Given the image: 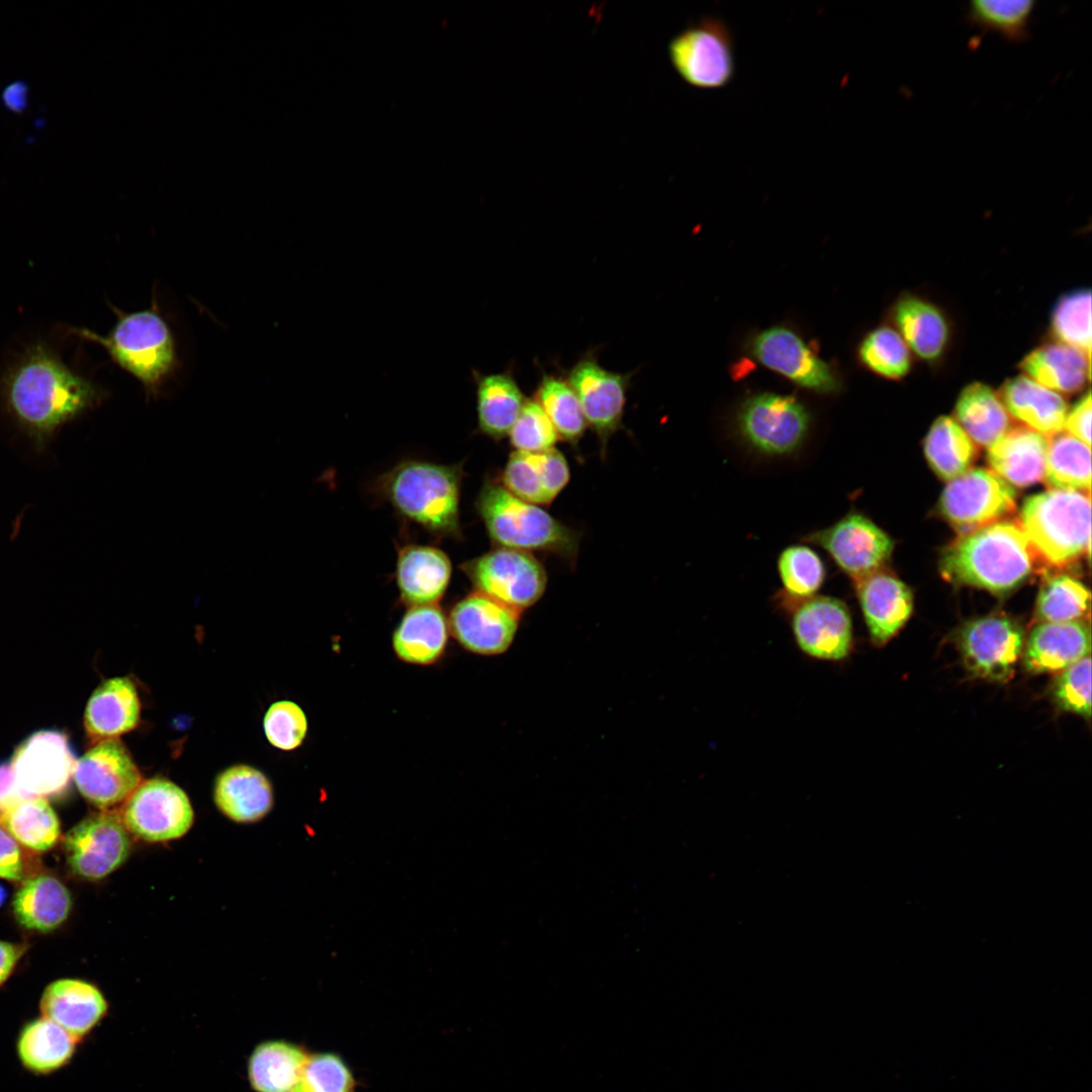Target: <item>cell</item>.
<instances>
[{
	"label": "cell",
	"mask_w": 1092,
	"mask_h": 1092,
	"mask_svg": "<svg viewBox=\"0 0 1092 1092\" xmlns=\"http://www.w3.org/2000/svg\"><path fill=\"white\" fill-rule=\"evenodd\" d=\"M27 797L16 784L10 762L0 763V813Z\"/></svg>",
	"instance_id": "obj_53"
},
{
	"label": "cell",
	"mask_w": 1092,
	"mask_h": 1092,
	"mask_svg": "<svg viewBox=\"0 0 1092 1092\" xmlns=\"http://www.w3.org/2000/svg\"><path fill=\"white\" fill-rule=\"evenodd\" d=\"M569 467L554 447L542 452H514L504 469L503 486L522 500L548 505L566 486Z\"/></svg>",
	"instance_id": "obj_25"
},
{
	"label": "cell",
	"mask_w": 1092,
	"mask_h": 1092,
	"mask_svg": "<svg viewBox=\"0 0 1092 1092\" xmlns=\"http://www.w3.org/2000/svg\"><path fill=\"white\" fill-rule=\"evenodd\" d=\"M1090 354L1067 344L1044 343L1022 358V374L1064 394L1082 391L1090 380Z\"/></svg>",
	"instance_id": "obj_30"
},
{
	"label": "cell",
	"mask_w": 1092,
	"mask_h": 1092,
	"mask_svg": "<svg viewBox=\"0 0 1092 1092\" xmlns=\"http://www.w3.org/2000/svg\"><path fill=\"white\" fill-rule=\"evenodd\" d=\"M1025 635L1021 625L1002 615H988L967 622L959 631L963 662L974 676L1005 682L1022 657Z\"/></svg>",
	"instance_id": "obj_11"
},
{
	"label": "cell",
	"mask_w": 1092,
	"mask_h": 1092,
	"mask_svg": "<svg viewBox=\"0 0 1092 1092\" xmlns=\"http://www.w3.org/2000/svg\"><path fill=\"white\" fill-rule=\"evenodd\" d=\"M130 847L122 818L108 810L85 817L64 840L69 868L90 881L101 880L117 870L127 859Z\"/></svg>",
	"instance_id": "obj_15"
},
{
	"label": "cell",
	"mask_w": 1092,
	"mask_h": 1092,
	"mask_svg": "<svg viewBox=\"0 0 1092 1092\" xmlns=\"http://www.w3.org/2000/svg\"><path fill=\"white\" fill-rule=\"evenodd\" d=\"M787 614L794 640L805 655L841 662L852 653V619L843 601L816 595L795 605Z\"/></svg>",
	"instance_id": "obj_16"
},
{
	"label": "cell",
	"mask_w": 1092,
	"mask_h": 1092,
	"mask_svg": "<svg viewBox=\"0 0 1092 1092\" xmlns=\"http://www.w3.org/2000/svg\"><path fill=\"white\" fill-rule=\"evenodd\" d=\"M6 106L14 111H21L26 103V88L22 83L10 85L3 94Z\"/></svg>",
	"instance_id": "obj_55"
},
{
	"label": "cell",
	"mask_w": 1092,
	"mask_h": 1092,
	"mask_svg": "<svg viewBox=\"0 0 1092 1092\" xmlns=\"http://www.w3.org/2000/svg\"><path fill=\"white\" fill-rule=\"evenodd\" d=\"M521 614L475 592L453 607L448 626L454 638L466 650L479 655H498L512 645Z\"/></svg>",
	"instance_id": "obj_19"
},
{
	"label": "cell",
	"mask_w": 1092,
	"mask_h": 1092,
	"mask_svg": "<svg viewBox=\"0 0 1092 1092\" xmlns=\"http://www.w3.org/2000/svg\"><path fill=\"white\" fill-rule=\"evenodd\" d=\"M1055 341L1091 355V291L1079 289L1063 295L1051 320Z\"/></svg>",
	"instance_id": "obj_46"
},
{
	"label": "cell",
	"mask_w": 1092,
	"mask_h": 1092,
	"mask_svg": "<svg viewBox=\"0 0 1092 1092\" xmlns=\"http://www.w3.org/2000/svg\"><path fill=\"white\" fill-rule=\"evenodd\" d=\"M562 374L574 390L586 424L597 434L604 454L610 437L622 428L634 372L619 373L604 368L594 349L585 352Z\"/></svg>",
	"instance_id": "obj_13"
},
{
	"label": "cell",
	"mask_w": 1092,
	"mask_h": 1092,
	"mask_svg": "<svg viewBox=\"0 0 1092 1092\" xmlns=\"http://www.w3.org/2000/svg\"><path fill=\"white\" fill-rule=\"evenodd\" d=\"M924 454L936 475L949 481L970 469L977 448L953 418L941 416L926 435Z\"/></svg>",
	"instance_id": "obj_40"
},
{
	"label": "cell",
	"mask_w": 1092,
	"mask_h": 1092,
	"mask_svg": "<svg viewBox=\"0 0 1092 1092\" xmlns=\"http://www.w3.org/2000/svg\"><path fill=\"white\" fill-rule=\"evenodd\" d=\"M752 352L764 366L804 388L827 393L837 387L831 368L791 330L775 327L763 331L755 337Z\"/></svg>",
	"instance_id": "obj_20"
},
{
	"label": "cell",
	"mask_w": 1092,
	"mask_h": 1092,
	"mask_svg": "<svg viewBox=\"0 0 1092 1092\" xmlns=\"http://www.w3.org/2000/svg\"><path fill=\"white\" fill-rule=\"evenodd\" d=\"M1048 438L1024 426L1010 428L988 447L992 471L1017 487H1027L1044 477Z\"/></svg>",
	"instance_id": "obj_27"
},
{
	"label": "cell",
	"mask_w": 1092,
	"mask_h": 1092,
	"mask_svg": "<svg viewBox=\"0 0 1092 1092\" xmlns=\"http://www.w3.org/2000/svg\"><path fill=\"white\" fill-rule=\"evenodd\" d=\"M852 582L870 640L877 647L884 646L910 618L912 593L902 580L883 568Z\"/></svg>",
	"instance_id": "obj_21"
},
{
	"label": "cell",
	"mask_w": 1092,
	"mask_h": 1092,
	"mask_svg": "<svg viewBox=\"0 0 1092 1092\" xmlns=\"http://www.w3.org/2000/svg\"><path fill=\"white\" fill-rule=\"evenodd\" d=\"M449 626L436 605L412 607L392 636L396 656L407 663L429 665L443 655Z\"/></svg>",
	"instance_id": "obj_34"
},
{
	"label": "cell",
	"mask_w": 1092,
	"mask_h": 1092,
	"mask_svg": "<svg viewBox=\"0 0 1092 1092\" xmlns=\"http://www.w3.org/2000/svg\"><path fill=\"white\" fill-rule=\"evenodd\" d=\"M1054 489L1090 493V447L1068 433H1058L1048 440L1044 477Z\"/></svg>",
	"instance_id": "obj_41"
},
{
	"label": "cell",
	"mask_w": 1092,
	"mask_h": 1092,
	"mask_svg": "<svg viewBox=\"0 0 1092 1092\" xmlns=\"http://www.w3.org/2000/svg\"><path fill=\"white\" fill-rule=\"evenodd\" d=\"M1018 524L1037 560L1052 567L1072 564L1090 552V493L1052 488L1031 495Z\"/></svg>",
	"instance_id": "obj_5"
},
{
	"label": "cell",
	"mask_w": 1092,
	"mask_h": 1092,
	"mask_svg": "<svg viewBox=\"0 0 1092 1092\" xmlns=\"http://www.w3.org/2000/svg\"><path fill=\"white\" fill-rule=\"evenodd\" d=\"M1090 593L1068 574L1049 576L1041 584L1035 603L1039 623L1084 621L1089 614Z\"/></svg>",
	"instance_id": "obj_43"
},
{
	"label": "cell",
	"mask_w": 1092,
	"mask_h": 1092,
	"mask_svg": "<svg viewBox=\"0 0 1092 1092\" xmlns=\"http://www.w3.org/2000/svg\"><path fill=\"white\" fill-rule=\"evenodd\" d=\"M476 592L523 612L543 596L547 575L527 551L498 547L462 565Z\"/></svg>",
	"instance_id": "obj_9"
},
{
	"label": "cell",
	"mask_w": 1092,
	"mask_h": 1092,
	"mask_svg": "<svg viewBox=\"0 0 1092 1092\" xmlns=\"http://www.w3.org/2000/svg\"><path fill=\"white\" fill-rule=\"evenodd\" d=\"M461 469L427 461H404L379 480L381 494L404 518L430 532L459 535Z\"/></svg>",
	"instance_id": "obj_4"
},
{
	"label": "cell",
	"mask_w": 1092,
	"mask_h": 1092,
	"mask_svg": "<svg viewBox=\"0 0 1092 1092\" xmlns=\"http://www.w3.org/2000/svg\"><path fill=\"white\" fill-rule=\"evenodd\" d=\"M1015 489L985 468L969 469L948 481L939 513L960 535L1003 521L1016 508Z\"/></svg>",
	"instance_id": "obj_10"
},
{
	"label": "cell",
	"mask_w": 1092,
	"mask_h": 1092,
	"mask_svg": "<svg viewBox=\"0 0 1092 1092\" xmlns=\"http://www.w3.org/2000/svg\"><path fill=\"white\" fill-rule=\"evenodd\" d=\"M140 716L141 702L132 680L113 677L92 693L85 708L84 726L92 739L100 741L131 731Z\"/></svg>",
	"instance_id": "obj_29"
},
{
	"label": "cell",
	"mask_w": 1092,
	"mask_h": 1092,
	"mask_svg": "<svg viewBox=\"0 0 1092 1092\" xmlns=\"http://www.w3.org/2000/svg\"><path fill=\"white\" fill-rule=\"evenodd\" d=\"M472 380L475 384L478 430L495 440L505 438L527 400L517 382L513 366L487 374L472 369Z\"/></svg>",
	"instance_id": "obj_32"
},
{
	"label": "cell",
	"mask_w": 1092,
	"mask_h": 1092,
	"mask_svg": "<svg viewBox=\"0 0 1092 1092\" xmlns=\"http://www.w3.org/2000/svg\"><path fill=\"white\" fill-rule=\"evenodd\" d=\"M998 394L1009 416L1024 427L1044 437L1064 430L1068 405L1062 394L1023 374L1007 379Z\"/></svg>",
	"instance_id": "obj_28"
},
{
	"label": "cell",
	"mask_w": 1092,
	"mask_h": 1092,
	"mask_svg": "<svg viewBox=\"0 0 1092 1092\" xmlns=\"http://www.w3.org/2000/svg\"><path fill=\"white\" fill-rule=\"evenodd\" d=\"M263 727L268 741L281 750H293L301 745L307 732V718L294 702L279 701L267 710Z\"/></svg>",
	"instance_id": "obj_50"
},
{
	"label": "cell",
	"mask_w": 1092,
	"mask_h": 1092,
	"mask_svg": "<svg viewBox=\"0 0 1092 1092\" xmlns=\"http://www.w3.org/2000/svg\"><path fill=\"white\" fill-rule=\"evenodd\" d=\"M1055 704L1065 712L1091 717V659L1082 658L1058 673L1052 687Z\"/></svg>",
	"instance_id": "obj_48"
},
{
	"label": "cell",
	"mask_w": 1092,
	"mask_h": 1092,
	"mask_svg": "<svg viewBox=\"0 0 1092 1092\" xmlns=\"http://www.w3.org/2000/svg\"><path fill=\"white\" fill-rule=\"evenodd\" d=\"M476 510L488 536L498 547L522 551H545L573 559L578 535L537 505L512 494L502 483L486 480Z\"/></svg>",
	"instance_id": "obj_6"
},
{
	"label": "cell",
	"mask_w": 1092,
	"mask_h": 1092,
	"mask_svg": "<svg viewBox=\"0 0 1092 1092\" xmlns=\"http://www.w3.org/2000/svg\"><path fill=\"white\" fill-rule=\"evenodd\" d=\"M73 779L81 795L99 808L125 800L142 783L126 747L116 738L98 741L76 760Z\"/></svg>",
	"instance_id": "obj_17"
},
{
	"label": "cell",
	"mask_w": 1092,
	"mask_h": 1092,
	"mask_svg": "<svg viewBox=\"0 0 1092 1092\" xmlns=\"http://www.w3.org/2000/svg\"><path fill=\"white\" fill-rule=\"evenodd\" d=\"M307 1059L305 1051L285 1040L259 1044L249 1061V1079L257 1092H293Z\"/></svg>",
	"instance_id": "obj_37"
},
{
	"label": "cell",
	"mask_w": 1092,
	"mask_h": 1092,
	"mask_svg": "<svg viewBox=\"0 0 1092 1092\" xmlns=\"http://www.w3.org/2000/svg\"><path fill=\"white\" fill-rule=\"evenodd\" d=\"M508 436L516 451L528 453L551 449L559 440L549 418L533 397L527 398Z\"/></svg>",
	"instance_id": "obj_49"
},
{
	"label": "cell",
	"mask_w": 1092,
	"mask_h": 1092,
	"mask_svg": "<svg viewBox=\"0 0 1092 1092\" xmlns=\"http://www.w3.org/2000/svg\"><path fill=\"white\" fill-rule=\"evenodd\" d=\"M956 421L981 447H989L1010 429V416L998 393L983 382L963 388L954 406Z\"/></svg>",
	"instance_id": "obj_36"
},
{
	"label": "cell",
	"mask_w": 1092,
	"mask_h": 1092,
	"mask_svg": "<svg viewBox=\"0 0 1092 1092\" xmlns=\"http://www.w3.org/2000/svg\"><path fill=\"white\" fill-rule=\"evenodd\" d=\"M105 396L102 387L68 366L46 342L27 346L0 377L3 412L37 451Z\"/></svg>",
	"instance_id": "obj_1"
},
{
	"label": "cell",
	"mask_w": 1092,
	"mask_h": 1092,
	"mask_svg": "<svg viewBox=\"0 0 1092 1092\" xmlns=\"http://www.w3.org/2000/svg\"><path fill=\"white\" fill-rule=\"evenodd\" d=\"M668 56L680 78L698 89L723 88L735 75L733 36L719 17L688 25L670 40Z\"/></svg>",
	"instance_id": "obj_7"
},
{
	"label": "cell",
	"mask_w": 1092,
	"mask_h": 1092,
	"mask_svg": "<svg viewBox=\"0 0 1092 1092\" xmlns=\"http://www.w3.org/2000/svg\"><path fill=\"white\" fill-rule=\"evenodd\" d=\"M79 1040L52 1020L39 1016L25 1022L16 1037V1056L27 1072L49 1076L68 1066Z\"/></svg>",
	"instance_id": "obj_33"
},
{
	"label": "cell",
	"mask_w": 1092,
	"mask_h": 1092,
	"mask_svg": "<svg viewBox=\"0 0 1092 1092\" xmlns=\"http://www.w3.org/2000/svg\"><path fill=\"white\" fill-rule=\"evenodd\" d=\"M803 540L823 549L852 581L883 568L894 548L891 537L858 512H848Z\"/></svg>",
	"instance_id": "obj_12"
},
{
	"label": "cell",
	"mask_w": 1092,
	"mask_h": 1092,
	"mask_svg": "<svg viewBox=\"0 0 1092 1092\" xmlns=\"http://www.w3.org/2000/svg\"><path fill=\"white\" fill-rule=\"evenodd\" d=\"M533 398L549 418L559 439L576 445L587 424L580 402L564 375L542 371Z\"/></svg>",
	"instance_id": "obj_42"
},
{
	"label": "cell",
	"mask_w": 1092,
	"mask_h": 1092,
	"mask_svg": "<svg viewBox=\"0 0 1092 1092\" xmlns=\"http://www.w3.org/2000/svg\"><path fill=\"white\" fill-rule=\"evenodd\" d=\"M858 355L871 371L890 380L906 377L913 365V354L892 327L871 331L859 345Z\"/></svg>",
	"instance_id": "obj_44"
},
{
	"label": "cell",
	"mask_w": 1092,
	"mask_h": 1092,
	"mask_svg": "<svg viewBox=\"0 0 1092 1092\" xmlns=\"http://www.w3.org/2000/svg\"><path fill=\"white\" fill-rule=\"evenodd\" d=\"M76 759L66 735L41 730L18 745L10 765L20 790L28 797L62 794L73 776Z\"/></svg>",
	"instance_id": "obj_18"
},
{
	"label": "cell",
	"mask_w": 1092,
	"mask_h": 1092,
	"mask_svg": "<svg viewBox=\"0 0 1092 1092\" xmlns=\"http://www.w3.org/2000/svg\"><path fill=\"white\" fill-rule=\"evenodd\" d=\"M113 310L117 320L105 336L85 328L71 329V333L100 345L114 364L141 383L148 397L156 398L178 366L171 328L154 306L131 312Z\"/></svg>",
	"instance_id": "obj_3"
},
{
	"label": "cell",
	"mask_w": 1092,
	"mask_h": 1092,
	"mask_svg": "<svg viewBox=\"0 0 1092 1092\" xmlns=\"http://www.w3.org/2000/svg\"><path fill=\"white\" fill-rule=\"evenodd\" d=\"M194 813L186 793L169 780L141 783L128 797L122 821L139 838L160 842L180 838L193 824Z\"/></svg>",
	"instance_id": "obj_14"
},
{
	"label": "cell",
	"mask_w": 1092,
	"mask_h": 1092,
	"mask_svg": "<svg viewBox=\"0 0 1092 1092\" xmlns=\"http://www.w3.org/2000/svg\"><path fill=\"white\" fill-rule=\"evenodd\" d=\"M213 799L228 818L249 823L269 813L273 806V791L262 771L247 764H236L217 776Z\"/></svg>",
	"instance_id": "obj_31"
},
{
	"label": "cell",
	"mask_w": 1092,
	"mask_h": 1092,
	"mask_svg": "<svg viewBox=\"0 0 1092 1092\" xmlns=\"http://www.w3.org/2000/svg\"><path fill=\"white\" fill-rule=\"evenodd\" d=\"M1091 633L1087 622L1038 623L1028 634L1022 653L1026 671L1060 673L1090 655Z\"/></svg>",
	"instance_id": "obj_23"
},
{
	"label": "cell",
	"mask_w": 1092,
	"mask_h": 1092,
	"mask_svg": "<svg viewBox=\"0 0 1092 1092\" xmlns=\"http://www.w3.org/2000/svg\"><path fill=\"white\" fill-rule=\"evenodd\" d=\"M451 574L449 557L436 547L407 545L398 552L396 584L403 602L412 607L436 605Z\"/></svg>",
	"instance_id": "obj_26"
},
{
	"label": "cell",
	"mask_w": 1092,
	"mask_h": 1092,
	"mask_svg": "<svg viewBox=\"0 0 1092 1092\" xmlns=\"http://www.w3.org/2000/svg\"><path fill=\"white\" fill-rule=\"evenodd\" d=\"M777 567L782 583L777 603L786 613L795 605L816 596L826 578L823 560L805 544H794L783 549Z\"/></svg>",
	"instance_id": "obj_38"
},
{
	"label": "cell",
	"mask_w": 1092,
	"mask_h": 1092,
	"mask_svg": "<svg viewBox=\"0 0 1092 1092\" xmlns=\"http://www.w3.org/2000/svg\"><path fill=\"white\" fill-rule=\"evenodd\" d=\"M895 330L911 353L928 363H938L951 340L948 317L941 307L914 293L902 294L892 308Z\"/></svg>",
	"instance_id": "obj_22"
},
{
	"label": "cell",
	"mask_w": 1092,
	"mask_h": 1092,
	"mask_svg": "<svg viewBox=\"0 0 1092 1092\" xmlns=\"http://www.w3.org/2000/svg\"><path fill=\"white\" fill-rule=\"evenodd\" d=\"M0 827L21 846L42 852L60 838V821L52 806L41 797H27L0 813Z\"/></svg>",
	"instance_id": "obj_39"
},
{
	"label": "cell",
	"mask_w": 1092,
	"mask_h": 1092,
	"mask_svg": "<svg viewBox=\"0 0 1092 1092\" xmlns=\"http://www.w3.org/2000/svg\"><path fill=\"white\" fill-rule=\"evenodd\" d=\"M28 868L21 845L0 827V878L10 882H23Z\"/></svg>",
	"instance_id": "obj_51"
},
{
	"label": "cell",
	"mask_w": 1092,
	"mask_h": 1092,
	"mask_svg": "<svg viewBox=\"0 0 1092 1092\" xmlns=\"http://www.w3.org/2000/svg\"><path fill=\"white\" fill-rule=\"evenodd\" d=\"M737 431L754 452L780 457L797 452L811 425L807 408L795 397L764 392L749 397L737 416Z\"/></svg>",
	"instance_id": "obj_8"
},
{
	"label": "cell",
	"mask_w": 1092,
	"mask_h": 1092,
	"mask_svg": "<svg viewBox=\"0 0 1092 1092\" xmlns=\"http://www.w3.org/2000/svg\"><path fill=\"white\" fill-rule=\"evenodd\" d=\"M39 1010L77 1040L104 1018L107 1002L98 988L79 979H59L42 991Z\"/></svg>",
	"instance_id": "obj_24"
},
{
	"label": "cell",
	"mask_w": 1092,
	"mask_h": 1092,
	"mask_svg": "<svg viewBox=\"0 0 1092 1092\" xmlns=\"http://www.w3.org/2000/svg\"><path fill=\"white\" fill-rule=\"evenodd\" d=\"M1035 560L1019 524L1001 521L960 535L943 550L939 570L956 584L1005 594L1026 580Z\"/></svg>",
	"instance_id": "obj_2"
},
{
	"label": "cell",
	"mask_w": 1092,
	"mask_h": 1092,
	"mask_svg": "<svg viewBox=\"0 0 1092 1092\" xmlns=\"http://www.w3.org/2000/svg\"><path fill=\"white\" fill-rule=\"evenodd\" d=\"M25 949L23 943L0 940V986L9 979Z\"/></svg>",
	"instance_id": "obj_54"
},
{
	"label": "cell",
	"mask_w": 1092,
	"mask_h": 1092,
	"mask_svg": "<svg viewBox=\"0 0 1092 1092\" xmlns=\"http://www.w3.org/2000/svg\"><path fill=\"white\" fill-rule=\"evenodd\" d=\"M72 897L67 887L50 875H37L23 881L12 900L16 921L24 928L50 932L70 915Z\"/></svg>",
	"instance_id": "obj_35"
},
{
	"label": "cell",
	"mask_w": 1092,
	"mask_h": 1092,
	"mask_svg": "<svg viewBox=\"0 0 1092 1092\" xmlns=\"http://www.w3.org/2000/svg\"><path fill=\"white\" fill-rule=\"evenodd\" d=\"M6 899H7V891H6V889H5V888H4V887H3V886H2L1 884H0V907H1V906H2V905H3L4 903H5Z\"/></svg>",
	"instance_id": "obj_56"
},
{
	"label": "cell",
	"mask_w": 1092,
	"mask_h": 1092,
	"mask_svg": "<svg viewBox=\"0 0 1092 1092\" xmlns=\"http://www.w3.org/2000/svg\"><path fill=\"white\" fill-rule=\"evenodd\" d=\"M1034 5L1032 0H975L969 4L968 18L983 29L1020 41L1027 37Z\"/></svg>",
	"instance_id": "obj_45"
},
{
	"label": "cell",
	"mask_w": 1092,
	"mask_h": 1092,
	"mask_svg": "<svg viewBox=\"0 0 1092 1092\" xmlns=\"http://www.w3.org/2000/svg\"><path fill=\"white\" fill-rule=\"evenodd\" d=\"M1091 393L1088 389L1067 414L1064 425V429H1066L1068 434L1077 438L1089 447L1091 445Z\"/></svg>",
	"instance_id": "obj_52"
},
{
	"label": "cell",
	"mask_w": 1092,
	"mask_h": 1092,
	"mask_svg": "<svg viewBox=\"0 0 1092 1092\" xmlns=\"http://www.w3.org/2000/svg\"><path fill=\"white\" fill-rule=\"evenodd\" d=\"M356 1081L346 1062L334 1053L307 1056L293 1092H355Z\"/></svg>",
	"instance_id": "obj_47"
}]
</instances>
